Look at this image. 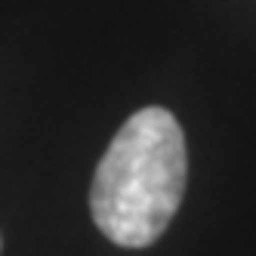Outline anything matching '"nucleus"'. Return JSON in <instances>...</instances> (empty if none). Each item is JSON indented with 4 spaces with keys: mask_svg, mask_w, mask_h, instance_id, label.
Instances as JSON below:
<instances>
[{
    "mask_svg": "<svg viewBox=\"0 0 256 256\" xmlns=\"http://www.w3.org/2000/svg\"><path fill=\"white\" fill-rule=\"evenodd\" d=\"M188 154L179 120L167 108H139L102 154L90 210L118 247H148L164 234L186 194Z\"/></svg>",
    "mask_w": 256,
    "mask_h": 256,
    "instance_id": "1",
    "label": "nucleus"
}]
</instances>
